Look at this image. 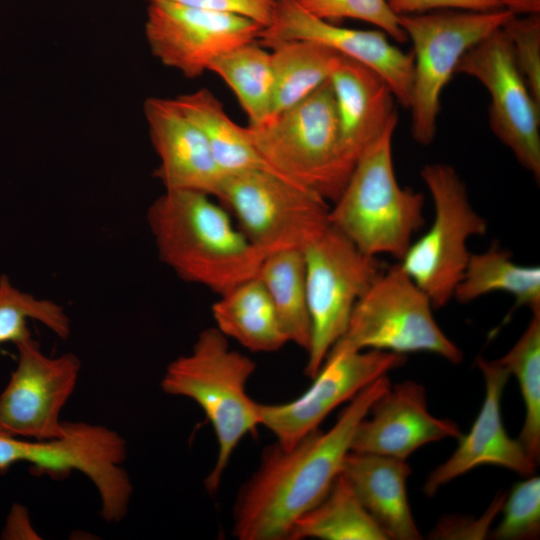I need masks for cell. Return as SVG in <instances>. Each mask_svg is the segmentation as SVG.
I'll return each instance as SVG.
<instances>
[{
    "label": "cell",
    "instance_id": "obj_1",
    "mask_svg": "<svg viewBox=\"0 0 540 540\" xmlns=\"http://www.w3.org/2000/svg\"><path fill=\"white\" fill-rule=\"evenodd\" d=\"M391 386L381 376L341 411L326 431L318 429L289 449L266 447L259 467L240 488L233 534L240 540H290L294 523L327 494L350 452L359 422Z\"/></svg>",
    "mask_w": 540,
    "mask_h": 540
},
{
    "label": "cell",
    "instance_id": "obj_2",
    "mask_svg": "<svg viewBox=\"0 0 540 540\" xmlns=\"http://www.w3.org/2000/svg\"><path fill=\"white\" fill-rule=\"evenodd\" d=\"M229 214L205 193L164 190L146 218L160 260L220 296L257 277L264 259Z\"/></svg>",
    "mask_w": 540,
    "mask_h": 540
},
{
    "label": "cell",
    "instance_id": "obj_3",
    "mask_svg": "<svg viewBox=\"0 0 540 540\" xmlns=\"http://www.w3.org/2000/svg\"><path fill=\"white\" fill-rule=\"evenodd\" d=\"M255 369L251 358L230 349L228 338L209 327L199 333L191 352L173 360L162 377V390L196 402L215 432L217 459L204 481L210 494L218 489L240 441L260 425L258 403L246 390Z\"/></svg>",
    "mask_w": 540,
    "mask_h": 540
},
{
    "label": "cell",
    "instance_id": "obj_4",
    "mask_svg": "<svg viewBox=\"0 0 540 540\" xmlns=\"http://www.w3.org/2000/svg\"><path fill=\"white\" fill-rule=\"evenodd\" d=\"M393 120L354 167L329 210L330 224L360 251L402 259L425 219L421 193L399 185L393 165Z\"/></svg>",
    "mask_w": 540,
    "mask_h": 540
},
{
    "label": "cell",
    "instance_id": "obj_5",
    "mask_svg": "<svg viewBox=\"0 0 540 540\" xmlns=\"http://www.w3.org/2000/svg\"><path fill=\"white\" fill-rule=\"evenodd\" d=\"M338 126L335 95L327 80L298 104L246 128L255 149L277 173L334 203L347 183Z\"/></svg>",
    "mask_w": 540,
    "mask_h": 540
},
{
    "label": "cell",
    "instance_id": "obj_6",
    "mask_svg": "<svg viewBox=\"0 0 540 540\" xmlns=\"http://www.w3.org/2000/svg\"><path fill=\"white\" fill-rule=\"evenodd\" d=\"M433 309L398 262L383 270L359 298L346 331L331 350L428 352L458 364L463 353L441 330Z\"/></svg>",
    "mask_w": 540,
    "mask_h": 540
},
{
    "label": "cell",
    "instance_id": "obj_7",
    "mask_svg": "<svg viewBox=\"0 0 540 540\" xmlns=\"http://www.w3.org/2000/svg\"><path fill=\"white\" fill-rule=\"evenodd\" d=\"M215 197L264 257L304 250L330 224L326 200L268 170L224 174Z\"/></svg>",
    "mask_w": 540,
    "mask_h": 540
},
{
    "label": "cell",
    "instance_id": "obj_8",
    "mask_svg": "<svg viewBox=\"0 0 540 540\" xmlns=\"http://www.w3.org/2000/svg\"><path fill=\"white\" fill-rule=\"evenodd\" d=\"M513 13L442 9L402 15L399 23L413 44L411 135L427 146L435 138L441 94L455 74L464 53L484 37L501 28Z\"/></svg>",
    "mask_w": 540,
    "mask_h": 540
},
{
    "label": "cell",
    "instance_id": "obj_9",
    "mask_svg": "<svg viewBox=\"0 0 540 540\" xmlns=\"http://www.w3.org/2000/svg\"><path fill=\"white\" fill-rule=\"evenodd\" d=\"M126 455L124 438L99 424L64 421L62 435L45 440L0 435V471L19 462L53 478L78 471L96 488L108 522L121 521L128 511L133 486L122 466Z\"/></svg>",
    "mask_w": 540,
    "mask_h": 540
},
{
    "label": "cell",
    "instance_id": "obj_10",
    "mask_svg": "<svg viewBox=\"0 0 540 540\" xmlns=\"http://www.w3.org/2000/svg\"><path fill=\"white\" fill-rule=\"evenodd\" d=\"M420 176L433 199L435 216L399 264L439 309L450 302L462 279L470 256L468 239L484 235L487 223L472 207L466 186L451 165L426 164Z\"/></svg>",
    "mask_w": 540,
    "mask_h": 540
},
{
    "label": "cell",
    "instance_id": "obj_11",
    "mask_svg": "<svg viewBox=\"0 0 540 540\" xmlns=\"http://www.w3.org/2000/svg\"><path fill=\"white\" fill-rule=\"evenodd\" d=\"M311 342L305 375L313 379L329 351L342 337L353 308L383 271L329 224L304 250Z\"/></svg>",
    "mask_w": 540,
    "mask_h": 540
},
{
    "label": "cell",
    "instance_id": "obj_12",
    "mask_svg": "<svg viewBox=\"0 0 540 540\" xmlns=\"http://www.w3.org/2000/svg\"><path fill=\"white\" fill-rule=\"evenodd\" d=\"M456 73L477 79L487 89L492 132L539 182L540 104L520 74L503 28L469 48L459 60Z\"/></svg>",
    "mask_w": 540,
    "mask_h": 540
},
{
    "label": "cell",
    "instance_id": "obj_13",
    "mask_svg": "<svg viewBox=\"0 0 540 540\" xmlns=\"http://www.w3.org/2000/svg\"><path fill=\"white\" fill-rule=\"evenodd\" d=\"M15 345L17 365L0 394V435L56 438L64 431L61 412L74 393L81 362L73 353L47 356L32 337Z\"/></svg>",
    "mask_w": 540,
    "mask_h": 540
},
{
    "label": "cell",
    "instance_id": "obj_14",
    "mask_svg": "<svg viewBox=\"0 0 540 540\" xmlns=\"http://www.w3.org/2000/svg\"><path fill=\"white\" fill-rule=\"evenodd\" d=\"M406 355L382 350H331L310 388L282 404L258 403L260 425L289 449L319 428L338 406L381 376L401 367Z\"/></svg>",
    "mask_w": 540,
    "mask_h": 540
},
{
    "label": "cell",
    "instance_id": "obj_15",
    "mask_svg": "<svg viewBox=\"0 0 540 540\" xmlns=\"http://www.w3.org/2000/svg\"><path fill=\"white\" fill-rule=\"evenodd\" d=\"M148 4L145 37L152 54L187 78L201 76L215 57L257 40L262 30L242 16L173 2Z\"/></svg>",
    "mask_w": 540,
    "mask_h": 540
},
{
    "label": "cell",
    "instance_id": "obj_16",
    "mask_svg": "<svg viewBox=\"0 0 540 540\" xmlns=\"http://www.w3.org/2000/svg\"><path fill=\"white\" fill-rule=\"evenodd\" d=\"M291 40L319 43L369 67L385 80L396 101L409 110L413 54L391 44L384 32L337 26L312 15L296 0H278L270 24L261 30L257 41L268 48Z\"/></svg>",
    "mask_w": 540,
    "mask_h": 540
},
{
    "label": "cell",
    "instance_id": "obj_17",
    "mask_svg": "<svg viewBox=\"0 0 540 540\" xmlns=\"http://www.w3.org/2000/svg\"><path fill=\"white\" fill-rule=\"evenodd\" d=\"M477 366L485 382V397L481 409L467 434L458 438L452 455L427 477L423 492L433 496L439 488L481 465H496L522 476L533 475L537 462L519 439L506 432L501 417V399L509 372L498 360L477 358Z\"/></svg>",
    "mask_w": 540,
    "mask_h": 540
},
{
    "label": "cell",
    "instance_id": "obj_18",
    "mask_svg": "<svg viewBox=\"0 0 540 540\" xmlns=\"http://www.w3.org/2000/svg\"><path fill=\"white\" fill-rule=\"evenodd\" d=\"M357 425L350 451L407 460L420 447L460 438L454 421L432 415L423 385L407 380L383 393Z\"/></svg>",
    "mask_w": 540,
    "mask_h": 540
},
{
    "label": "cell",
    "instance_id": "obj_19",
    "mask_svg": "<svg viewBox=\"0 0 540 540\" xmlns=\"http://www.w3.org/2000/svg\"><path fill=\"white\" fill-rule=\"evenodd\" d=\"M143 111L159 157L155 176L164 189L216 196L224 174L201 129L175 99L150 97L145 100Z\"/></svg>",
    "mask_w": 540,
    "mask_h": 540
},
{
    "label": "cell",
    "instance_id": "obj_20",
    "mask_svg": "<svg viewBox=\"0 0 540 540\" xmlns=\"http://www.w3.org/2000/svg\"><path fill=\"white\" fill-rule=\"evenodd\" d=\"M329 80L338 114L340 164L348 181L362 155L398 119L396 99L375 71L343 55Z\"/></svg>",
    "mask_w": 540,
    "mask_h": 540
},
{
    "label": "cell",
    "instance_id": "obj_21",
    "mask_svg": "<svg viewBox=\"0 0 540 540\" xmlns=\"http://www.w3.org/2000/svg\"><path fill=\"white\" fill-rule=\"evenodd\" d=\"M407 460L350 451L340 474L388 539L417 540L421 533L408 501Z\"/></svg>",
    "mask_w": 540,
    "mask_h": 540
},
{
    "label": "cell",
    "instance_id": "obj_22",
    "mask_svg": "<svg viewBox=\"0 0 540 540\" xmlns=\"http://www.w3.org/2000/svg\"><path fill=\"white\" fill-rule=\"evenodd\" d=\"M216 328L253 352H274L288 343L268 292L258 277L220 295L212 306Z\"/></svg>",
    "mask_w": 540,
    "mask_h": 540
},
{
    "label": "cell",
    "instance_id": "obj_23",
    "mask_svg": "<svg viewBox=\"0 0 540 540\" xmlns=\"http://www.w3.org/2000/svg\"><path fill=\"white\" fill-rule=\"evenodd\" d=\"M174 99L204 133L223 174L250 169L277 173L255 149L247 128L239 126L228 116L211 91L199 89Z\"/></svg>",
    "mask_w": 540,
    "mask_h": 540
},
{
    "label": "cell",
    "instance_id": "obj_24",
    "mask_svg": "<svg viewBox=\"0 0 540 540\" xmlns=\"http://www.w3.org/2000/svg\"><path fill=\"white\" fill-rule=\"evenodd\" d=\"M496 291L513 295L514 307L540 310L539 266L515 263L511 253L498 245L482 253H470L453 298L465 304Z\"/></svg>",
    "mask_w": 540,
    "mask_h": 540
},
{
    "label": "cell",
    "instance_id": "obj_25",
    "mask_svg": "<svg viewBox=\"0 0 540 540\" xmlns=\"http://www.w3.org/2000/svg\"><path fill=\"white\" fill-rule=\"evenodd\" d=\"M257 277L268 292L288 343L307 352L311 342V321L303 250H281L265 256Z\"/></svg>",
    "mask_w": 540,
    "mask_h": 540
},
{
    "label": "cell",
    "instance_id": "obj_26",
    "mask_svg": "<svg viewBox=\"0 0 540 540\" xmlns=\"http://www.w3.org/2000/svg\"><path fill=\"white\" fill-rule=\"evenodd\" d=\"M268 49L273 72L271 117L298 104L329 80L340 56L324 45L304 40L282 41Z\"/></svg>",
    "mask_w": 540,
    "mask_h": 540
},
{
    "label": "cell",
    "instance_id": "obj_27",
    "mask_svg": "<svg viewBox=\"0 0 540 540\" xmlns=\"http://www.w3.org/2000/svg\"><path fill=\"white\" fill-rule=\"evenodd\" d=\"M387 540L341 474L325 497L293 525L290 540Z\"/></svg>",
    "mask_w": 540,
    "mask_h": 540
},
{
    "label": "cell",
    "instance_id": "obj_28",
    "mask_svg": "<svg viewBox=\"0 0 540 540\" xmlns=\"http://www.w3.org/2000/svg\"><path fill=\"white\" fill-rule=\"evenodd\" d=\"M208 71L231 88L249 119L258 126L270 119L273 72L270 50L257 40L237 46L215 57Z\"/></svg>",
    "mask_w": 540,
    "mask_h": 540
},
{
    "label": "cell",
    "instance_id": "obj_29",
    "mask_svg": "<svg viewBox=\"0 0 540 540\" xmlns=\"http://www.w3.org/2000/svg\"><path fill=\"white\" fill-rule=\"evenodd\" d=\"M499 363L518 382L525 405L519 440L538 463L540 455V310L532 312L525 331Z\"/></svg>",
    "mask_w": 540,
    "mask_h": 540
},
{
    "label": "cell",
    "instance_id": "obj_30",
    "mask_svg": "<svg viewBox=\"0 0 540 540\" xmlns=\"http://www.w3.org/2000/svg\"><path fill=\"white\" fill-rule=\"evenodd\" d=\"M43 324L62 339L69 337L71 323L58 303L38 298L14 287L7 276L0 277V344H17L31 337L28 321Z\"/></svg>",
    "mask_w": 540,
    "mask_h": 540
},
{
    "label": "cell",
    "instance_id": "obj_31",
    "mask_svg": "<svg viewBox=\"0 0 540 540\" xmlns=\"http://www.w3.org/2000/svg\"><path fill=\"white\" fill-rule=\"evenodd\" d=\"M503 516L493 531L501 540L535 538L540 530V478L536 475L516 483L502 504Z\"/></svg>",
    "mask_w": 540,
    "mask_h": 540
},
{
    "label": "cell",
    "instance_id": "obj_32",
    "mask_svg": "<svg viewBox=\"0 0 540 540\" xmlns=\"http://www.w3.org/2000/svg\"><path fill=\"white\" fill-rule=\"evenodd\" d=\"M312 15L334 22L355 19L370 23L399 43L408 38L387 0H296Z\"/></svg>",
    "mask_w": 540,
    "mask_h": 540
},
{
    "label": "cell",
    "instance_id": "obj_33",
    "mask_svg": "<svg viewBox=\"0 0 540 540\" xmlns=\"http://www.w3.org/2000/svg\"><path fill=\"white\" fill-rule=\"evenodd\" d=\"M502 28L510 40L520 74L540 104V13L513 14Z\"/></svg>",
    "mask_w": 540,
    "mask_h": 540
},
{
    "label": "cell",
    "instance_id": "obj_34",
    "mask_svg": "<svg viewBox=\"0 0 540 540\" xmlns=\"http://www.w3.org/2000/svg\"><path fill=\"white\" fill-rule=\"evenodd\" d=\"M150 2H173L204 10L233 14L267 27L273 17L278 0H145Z\"/></svg>",
    "mask_w": 540,
    "mask_h": 540
},
{
    "label": "cell",
    "instance_id": "obj_35",
    "mask_svg": "<svg viewBox=\"0 0 540 540\" xmlns=\"http://www.w3.org/2000/svg\"><path fill=\"white\" fill-rule=\"evenodd\" d=\"M505 495H498L489 506L488 510L480 519L473 521L464 520L467 525H464L459 519H447L439 522L433 532V536L437 538H476L482 539L487 534V531L498 512L501 511Z\"/></svg>",
    "mask_w": 540,
    "mask_h": 540
},
{
    "label": "cell",
    "instance_id": "obj_36",
    "mask_svg": "<svg viewBox=\"0 0 540 540\" xmlns=\"http://www.w3.org/2000/svg\"><path fill=\"white\" fill-rule=\"evenodd\" d=\"M397 16L442 9L487 11L502 8L495 0H387Z\"/></svg>",
    "mask_w": 540,
    "mask_h": 540
},
{
    "label": "cell",
    "instance_id": "obj_37",
    "mask_svg": "<svg viewBox=\"0 0 540 540\" xmlns=\"http://www.w3.org/2000/svg\"><path fill=\"white\" fill-rule=\"evenodd\" d=\"M37 534L32 529L26 509L18 504L13 505L5 527L3 528L2 539H34Z\"/></svg>",
    "mask_w": 540,
    "mask_h": 540
},
{
    "label": "cell",
    "instance_id": "obj_38",
    "mask_svg": "<svg viewBox=\"0 0 540 540\" xmlns=\"http://www.w3.org/2000/svg\"><path fill=\"white\" fill-rule=\"evenodd\" d=\"M503 9L515 15L540 13V0H495Z\"/></svg>",
    "mask_w": 540,
    "mask_h": 540
}]
</instances>
